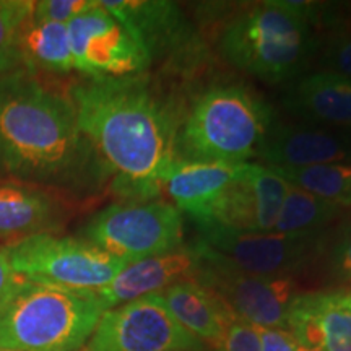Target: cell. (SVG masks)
Masks as SVG:
<instances>
[{
	"label": "cell",
	"mask_w": 351,
	"mask_h": 351,
	"mask_svg": "<svg viewBox=\"0 0 351 351\" xmlns=\"http://www.w3.org/2000/svg\"><path fill=\"white\" fill-rule=\"evenodd\" d=\"M200 243L204 263L195 282L212 289L234 315L256 327L288 328L293 302L302 295L293 276H257L232 269Z\"/></svg>",
	"instance_id": "cell-9"
},
{
	"label": "cell",
	"mask_w": 351,
	"mask_h": 351,
	"mask_svg": "<svg viewBox=\"0 0 351 351\" xmlns=\"http://www.w3.org/2000/svg\"><path fill=\"white\" fill-rule=\"evenodd\" d=\"M32 12L29 0H0V77L20 69V33Z\"/></svg>",
	"instance_id": "cell-24"
},
{
	"label": "cell",
	"mask_w": 351,
	"mask_h": 351,
	"mask_svg": "<svg viewBox=\"0 0 351 351\" xmlns=\"http://www.w3.org/2000/svg\"><path fill=\"white\" fill-rule=\"evenodd\" d=\"M271 169L282 176L285 181L328 204L340 208L351 207V163L317 165L296 169Z\"/></svg>",
	"instance_id": "cell-23"
},
{
	"label": "cell",
	"mask_w": 351,
	"mask_h": 351,
	"mask_svg": "<svg viewBox=\"0 0 351 351\" xmlns=\"http://www.w3.org/2000/svg\"><path fill=\"white\" fill-rule=\"evenodd\" d=\"M108 173L69 96L28 70L0 77V174L32 186L82 187Z\"/></svg>",
	"instance_id": "cell-2"
},
{
	"label": "cell",
	"mask_w": 351,
	"mask_h": 351,
	"mask_svg": "<svg viewBox=\"0 0 351 351\" xmlns=\"http://www.w3.org/2000/svg\"><path fill=\"white\" fill-rule=\"evenodd\" d=\"M288 330L301 346L351 351V306L340 293H302L289 311Z\"/></svg>",
	"instance_id": "cell-17"
},
{
	"label": "cell",
	"mask_w": 351,
	"mask_h": 351,
	"mask_svg": "<svg viewBox=\"0 0 351 351\" xmlns=\"http://www.w3.org/2000/svg\"><path fill=\"white\" fill-rule=\"evenodd\" d=\"M247 163L179 160L166 176L163 189L179 212L194 217L207 208L225 189L243 174Z\"/></svg>",
	"instance_id": "cell-19"
},
{
	"label": "cell",
	"mask_w": 351,
	"mask_h": 351,
	"mask_svg": "<svg viewBox=\"0 0 351 351\" xmlns=\"http://www.w3.org/2000/svg\"><path fill=\"white\" fill-rule=\"evenodd\" d=\"M217 351H261L258 328L252 324L236 319L228 327Z\"/></svg>",
	"instance_id": "cell-27"
},
{
	"label": "cell",
	"mask_w": 351,
	"mask_h": 351,
	"mask_svg": "<svg viewBox=\"0 0 351 351\" xmlns=\"http://www.w3.org/2000/svg\"><path fill=\"white\" fill-rule=\"evenodd\" d=\"M261 351H298V341L288 328L257 327Z\"/></svg>",
	"instance_id": "cell-28"
},
{
	"label": "cell",
	"mask_w": 351,
	"mask_h": 351,
	"mask_svg": "<svg viewBox=\"0 0 351 351\" xmlns=\"http://www.w3.org/2000/svg\"><path fill=\"white\" fill-rule=\"evenodd\" d=\"M20 69L36 72L69 73L73 70L67 25L41 21L29 16L20 33Z\"/></svg>",
	"instance_id": "cell-21"
},
{
	"label": "cell",
	"mask_w": 351,
	"mask_h": 351,
	"mask_svg": "<svg viewBox=\"0 0 351 351\" xmlns=\"http://www.w3.org/2000/svg\"><path fill=\"white\" fill-rule=\"evenodd\" d=\"M271 121L270 108L247 88H208L178 132L179 160L245 163L258 153Z\"/></svg>",
	"instance_id": "cell-5"
},
{
	"label": "cell",
	"mask_w": 351,
	"mask_h": 351,
	"mask_svg": "<svg viewBox=\"0 0 351 351\" xmlns=\"http://www.w3.org/2000/svg\"><path fill=\"white\" fill-rule=\"evenodd\" d=\"M202 243L223 262L243 274L257 276H293L322 251V232L280 234L200 230Z\"/></svg>",
	"instance_id": "cell-12"
},
{
	"label": "cell",
	"mask_w": 351,
	"mask_h": 351,
	"mask_svg": "<svg viewBox=\"0 0 351 351\" xmlns=\"http://www.w3.org/2000/svg\"><path fill=\"white\" fill-rule=\"evenodd\" d=\"M330 269L337 275L351 278V226L340 234L330 249Z\"/></svg>",
	"instance_id": "cell-29"
},
{
	"label": "cell",
	"mask_w": 351,
	"mask_h": 351,
	"mask_svg": "<svg viewBox=\"0 0 351 351\" xmlns=\"http://www.w3.org/2000/svg\"><path fill=\"white\" fill-rule=\"evenodd\" d=\"M257 156L275 169L351 163V130L271 121Z\"/></svg>",
	"instance_id": "cell-13"
},
{
	"label": "cell",
	"mask_w": 351,
	"mask_h": 351,
	"mask_svg": "<svg viewBox=\"0 0 351 351\" xmlns=\"http://www.w3.org/2000/svg\"><path fill=\"white\" fill-rule=\"evenodd\" d=\"M67 29L73 69L90 80L135 77L150 65L137 39L99 0L70 21Z\"/></svg>",
	"instance_id": "cell-10"
},
{
	"label": "cell",
	"mask_w": 351,
	"mask_h": 351,
	"mask_svg": "<svg viewBox=\"0 0 351 351\" xmlns=\"http://www.w3.org/2000/svg\"><path fill=\"white\" fill-rule=\"evenodd\" d=\"M103 313L95 293L20 278L0 302V350L77 351L93 335Z\"/></svg>",
	"instance_id": "cell-4"
},
{
	"label": "cell",
	"mask_w": 351,
	"mask_h": 351,
	"mask_svg": "<svg viewBox=\"0 0 351 351\" xmlns=\"http://www.w3.org/2000/svg\"><path fill=\"white\" fill-rule=\"evenodd\" d=\"M315 52L324 72L351 78V29L337 28L322 41L317 39Z\"/></svg>",
	"instance_id": "cell-25"
},
{
	"label": "cell",
	"mask_w": 351,
	"mask_h": 351,
	"mask_svg": "<svg viewBox=\"0 0 351 351\" xmlns=\"http://www.w3.org/2000/svg\"><path fill=\"white\" fill-rule=\"evenodd\" d=\"M160 295L174 319L202 343L215 350L221 343L228 327L238 319L217 293L195 280L176 283Z\"/></svg>",
	"instance_id": "cell-18"
},
{
	"label": "cell",
	"mask_w": 351,
	"mask_h": 351,
	"mask_svg": "<svg viewBox=\"0 0 351 351\" xmlns=\"http://www.w3.org/2000/svg\"><path fill=\"white\" fill-rule=\"evenodd\" d=\"M0 351H5V350H0Z\"/></svg>",
	"instance_id": "cell-33"
},
{
	"label": "cell",
	"mask_w": 351,
	"mask_h": 351,
	"mask_svg": "<svg viewBox=\"0 0 351 351\" xmlns=\"http://www.w3.org/2000/svg\"><path fill=\"white\" fill-rule=\"evenodd\" d=\"M57 218L59 207L49 192L10 179L0 181V236L41 234Z\"/></svg>",
	"instance_id": "cell-20"
},
{
	"label": "cell",
	"mask_w": 351,
	"mask_h": 351,
	"mask_svg": "<svg viewBox=\"0 0 351 351\" xmlns=\"http://www.w3.org/2000/svg\"><path fill=\"white\" fill-rule=\"evenodd\" d=\"M298 351H322V350H319V348H309V346H301V345H298Z\"/></svg>",
	"instance_id": "cell-32"
},
{
	"label": "cell",
	"mask_w": 351,
	"mask_h": 351,
	"mask_svg": "<svg viewBox=\"0 0 351 351\" xmlns=\"http://www.w3.org/2000/svg\"><path fill=\"white\" fill-rule=\"evenodd\" d=\"M289 182L269 166L247 163L207 208L191 217L200 230L271 232Z\"/></svg>",
	"instance_id": "cell-11"
},
{
	"label": "cell",
	"mask_w": 351,
	"mask_h": 351,
	"mask_svg": "<svg viewBox=\"0 0 351 351\" xmlns=\"http://www.w3.org/2000/svg\"><path fill=\"white\" fill-rule=\"evenodd\" d=\"M204 256L200 243L181 245L173 251L130 262L104 288L95 291L104 311L148 295H160L176 283L195 280Z\"/></svg>",
	"instance_id": "cell-14"
},
{
	"label": "cell",
	"mask_w": 351,
	"mask_h": 351,
	"mask_svg": "<svg viewBox=\"0 0 351 351\" xmlns=\"http://www.w3.org/2000/svg\"><path fill=\"white\" fill-rule=\"evenodd\" d=\"M78 125L114 187L134 200H150L178 163V124L143 77L88 80L69 95Z\"/></svg>",
	"instance_id": "cell-1"
},
{
	"label": "cell",
	"mask_w": 351,
	"mask_h": 351,
	"mask_svg": "<svg viewBox=\"0 0 351 351\" xmlns=\"http://www.w3.org/2000/svg\"><path fill=\"white\" fill-rule=\"evenodd\" d=\"M93 5L95 0H39L33 2L32 16L41 21L69 25Z\"/></svg>",
	"instance_id": "cell-26"
},
{
	"label": "cell",
	"mask_w": 351,
	"mask_h": 351,
	"mask_svg": "<svg viewBox=\"0 0 351 351\" xmlns=\"http://www.w3.org/2000/svg\"><path fill=\"white\" fill-rule=\"evenodd\" d=\"M285 109L304 124L351 130V78L315 72L289 82Z\"/></svg>",
	"instance_id": "cell-16"
},
{
	"label": "cell",
	"mask_w": 351,
	"mask_h": 351,
	"mask_svg": "<svg viewBox=\"0 0 351 351\" xmlns=\"http://www.w3.org/2000/svg\"><path fill=\"white\" fill-rule=\"evenodd\" d=\"M83 239L127 262L178 249L184 239L182 213L168 202L112 204L83 228Z\"/></svg>",
	"instance_id": "cell-7"
},
{
	"label": "cell",
	"mask_w": 351,
	"mask_h": 351,
	"mask_svg": "<svg viewBox=\"0 0 351 351\" xmlns=\"http://www.w3.org/2000/svg\"><path fill=\"white\" fill-rule=\"evenodd\" d=\"M340 295H341V298H343V301L346 302V304L351 306V289L346 293H340Z\"/></svg>",
	"instance_id": "cell-31"
},
{
	"label": "cell",
	"mask_w": 351,
	"mask_h": 351,
	"mask_svg": "<svg viewBox=\"0 0 351 351\" xmlns=\"http://www.w3.org/2000/svg\"><path fill=\"white\" fill-rule=\"evenodd\" d=\"M340 207L289 184L274 231L280 234H315L326 228Z\"/></svg>",
	"instance_id": "cell-22"
},
{
	"label": "cell",
	"mask_w": 351,
	"mask_h": 351,
	"mask_svg": "<svg viewBox=\"0 0 351 351\" xmlns=\"http://www.w3.org/2000/svg\"><path fill=\"white\" fill-rule=\"evenodd\" d=\"M3 249L19 278L80 293L104 288L130 263L83 238H59L49 232L26 236Z\"/></svg>",
	"instance_id": "cell-6"
},
{
	"label": "cell",
	"mask_w": 351,
	"mask_h": 351,
	"mask_svg": "<svg viewBox=\"0 0 351 351\" xmlns=\"http://www.w3.org/2000/svg\"><path fill=\"white\" fill-rule=\"evenodd\" d=\"M137 39L150 62L189 41V25L181 10L165 0H99Z\"/></svg>",
	"instance_id": "cell-15"
},
{
	"label": "cell",
	"mask_w": 351,
	"mask_h": 351,
	"mask_svg": "<svg viewBox=\"0 0 351 351\" xmlns=\"http://www.w3.org/2000/svg\"><path fill=\"white\" fill-rule=\"evenodd\" d=\"M86 351H207L189 333L161 295H148L104 311Z\"/></svg>",
	"instance_id": "cell-8"
},
{
	"label": "cell",
	"mask_w": 351,
	"mask_h": 351,
	"mask_svg": "<svg viewBox=\"0 0 351 351\" xmlns=\"http://www.w3.org/2000/svg\"><path fill=\"white\" fill-rule=\"evenodd\" d=\"M314 7L302 2L269 0L239 13L219 38V52L232 67L269 83L301 77L315 54Z\"/></svg>",
	"instance_id": "cell-3"
},
{
	"label": "cell",
	"mask_w": 351,
	"mask_h": 351,
	"mask_svg": "<svg viewBox=\"0 0 351 351\" xmlns=\"http://www.w3.org/2000/svg\"><path fill=\"white\" fill-rule=\"evenodd\" d=\"M19 282L20 278L13 271L10 262H8L5 249L0 247V302L10 295Z\"/></svg>",
	"instance_id": "cell-30"
}]
</instances>
